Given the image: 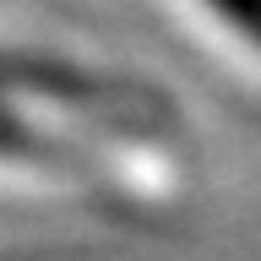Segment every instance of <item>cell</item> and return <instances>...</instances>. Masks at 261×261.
<instances>
[{
  "instance_id": "obj_1",
  "label": "cell",
  "mask_w": 261,
  "mask_h": 261,
  "mask_svg": "<svg viewBox=\"0 0 261 261\" xmlns=\"http://www.w3.org/2000/svg\"><path fill=\"white\" fill-rule=\"evenodd\" d=\"M212 6H218L228 22H240L245 33H256V38H261V0H212Z\"/></svg>"
}]
</instances>
